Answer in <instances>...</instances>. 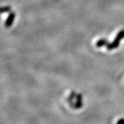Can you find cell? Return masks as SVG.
<instances>
[{"mask_svg": "<svg viewBox=\"0 0 124 124\" xmlns=\"http://www.w3.org/2000/svg\"><path fill=\"white\" fill-rule=\"evenodd\" d=\"M15 17V12H11L9 14L8 17L5 22V27L6 28H10L13 25Z\"/></svg>", "mask_w": 124, "mask_h": 124, "instance_id": "6da1fadb", "label": "cell"}, {"mask_svg": "<svg viewBox=\"0 0 124 124\" xmlns=\"http://www.w3.org/2000/svg\"><path fill=\"white\" fill-rule=\"evenodd\" d=\"M119 44H120L119 40L116 39H115L114 41H113L112 43H108V44H107L106 48L108 50H113V49L118 48V46H119Z\"/></svg>", "mask_w": 124, "mask_h": 124, "instance_id": "7a4b0ae2", "label": "cell"}, {"mask_svg": "<svg viewBox=\"0 0 124 124\" xmlns=\"http://www.w3.org/2000/svg\"><path fill=\"white\" fill-rule=\"evenodd\" d=\"M76 98H77V102H76L75 106L76 108L79 109L83 105V103L81 102V101H82V95L81 94H77L76 95Z\"/></svg>", "mask_w": 124, "mask_h": 124, "instance_id": "3957f363", "label": "cell"}, {"mask_svg": "<svg viewBox=\"0 0 124 124\" xmlns=\"http://www.w3.org/2000/svg\"><path fill=\"white\" fill-rule=\"evenodd\" d=\"M108 44V40L106 39H101L98 40L97 44H96V46H97V47H98V48H101L102 46H107Z\"/></svg>", "mask_w": 124, "mask_h": 124, "instance_id": "277c9868", "label": "cell"}, {"mask_svg": "<svg viewBox=\"0 0 124 124\" xmlns=\"http://www.w3.org/2000/svg\"><path fill=\"white\" fill-rule=\"evenodd\" d=\"M124 38V29H123V30L120 31L119 32L117 33V35H116V36L115 39L121 41V40L123 39Z\"/></svg>", "mask_w": 124, "mask_h": 124, "instance_id": "5b68a950", "label": "cell"}, {"mask_svg": "<svg viewBox=\"0 0 124 124\" xmlns=\"http://www.w3.org/2000/svg\"><path fill=\"white\" fill-rule=\"evenodd\" d=\"M10 7L7 6H4V7H2L1 8V13H8L9 11H10Z\"/></svg>", "mask_w": 124, "mask_h": 124, "instance_id": "8992f818", "label": "cell"}, {"mask_svg": "<svg viewBox=\"0 0 124 124\" xmlns=\"http://www.w3.org/2000/svg\"><path fill=\"white\" fill-rule=\"evenodd\" d=\"M75 97H76L75 93L74 91H72V92L70 93V96H69L68 99V101H69V103H70L71 101H72V99L75 98Z\"/></svg>", "mask_w": 124, "mask_h": 124, "instance_id": "52a82bcc", "label": "cell"}, {"mask_svg": "<svg viewBox=\"0 0 124 124\" xmlns=\"http://www.w3.org/2000/svg\"><path fill=\"white\" fill-rule=\"evenodd\" d=\"M124 124V119L122 118V119H120L118 121H117V124Z\"/></svg>", "mask_w": 124, "mask_h": 124, "instance_id": "ba28073f", "label": "cell"}]
</instances>
